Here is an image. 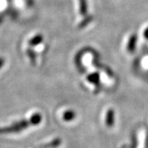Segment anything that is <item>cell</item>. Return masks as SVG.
Masks as SVG:
<instances>
[{
	"label": "cell",
	"mask_w": 148,
	"mask_h": 148,
	"mask_svg": "<svg viewBox=\"0 0 148 148\" xmlns=\"http://www.w3.org/2000/svg\"><path fill=\"white\" fill-rule=\"evenodd\" d=\"M80 2V8L82 14H85L86 11V0H79Z\"/></svg>",
	"instance_id": "obj_1"
},
{
	"label": "cell",
	"mask_w": 148,
	"mask_h": 148,
	"mask_svg": "<svg viewBox=\"0 0 148 148\" xmlns=\"http://www.w3.org/2000/svg\"><path fill=\"white\" fill-rule=\"evenodd\" d=\"M74 116H75V114H74L73 112H71V111H68V112L65 113L63 118L64 120H71L73 119Z\"/></svg>",
	"instance_id": "obj_2"
},
{
	"label": "cell",
	"mask_w": 148,
	"mask_h": 148,
	"mask_svg": "<svg viewBox=\"0 0 148 148\" xmlns=\"http://www.w3.org/2000/svg\"><path fill=\"white\" fill-rule=\"evenodd\" d=\"M41 121V117H40L39 115H34L33 117L32 118V120H31V123L33 124H38V123Z\"/></svg>",
	"instance_id": "obj_3"
},
{
	"label": "cell",
	"mask_w": 148,
	"mask_h": 148,
	"mask_svg": "<svg viewBox=\"0 0 148 148\" xmlns=\"http://www.w3.org/2000/svg\"><path fill=\"white\" fill-rule=\"evenodd\" d=\"M40 40H41V38H40L39 36H38V37L35 38H34L33 40H32V41H33L32 44H34V45H35V44L38 43V42H39V41H40Z\"/></svg>",
	"instance_id": "obj_4"
},
{
	"label": "cell",
	"mask_w": 148,
	"mask_h": 148,
	"mask_svg": "<svg viewBox=\"0 0 148 148\" xmlns=\"http://www.w3.org/2000/svg\"><path fill=\"white\" fill-rule=\"evenodd\" d=\"M3 63H4V60H2V58H0V68L2 67V65H3Z\"/></svg>",
	"instance_id": "obj_5"
},
{
	"label": "cell",
	"mask_w": 148,
	"mask_h": 148,
	"mask_svg": "<svg viewBox=\"0 0 148 148\" xmlns=\"http://www.w3.org/2000/svg\"><path fill=\"white\" fill-rule=\"evenodd\" d=\"M145 36H146V37L147 38H148V29H146V30H145Z\"/></svg>",
	"instance_id": "obj_6"
}]
</instances>
